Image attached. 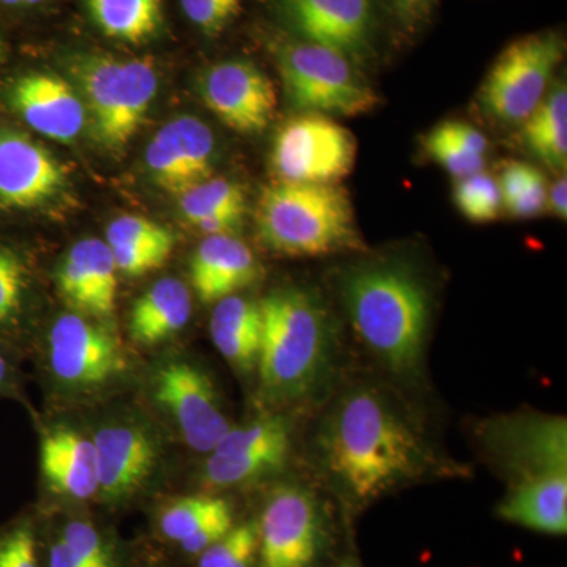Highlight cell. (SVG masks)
<instances>
[{
	"instance_id": "f1b7e54d",
	"label": "cell",
	"mask_w": 567,
	"mask_h": 567,
	"mask_svg": "<svg viewBox=\"0 0 567 567\" xmlns=\"http://www.w3.org/2000/svg\"><path fill=\"white\" fill-rule=\"evenodd\" d=\"M227 514H233V509L221 498L186 496L163 511L159 528L167 539L182 544L205 525Z\"/></svg>"
},
{
	"instance_id": "52a82bcc",
	"label": "cell",
	"mask_w": 567,
	"mask_h": 567,
	"mask_svg": "<svg viewBox=\"0 0 567 567\" xmlns=\"http://www.w3.org/2000/svg\"><path fill=\"white\" fill-rule=\"evenodd\" d=\"M565 58V41L555 32L522 37L502 51L488 70L480 103L488 117L524 123L548 93Z\"/></svg>"
},
{
	"instance_id": "8992f818",
	"label": "cell",
	"mask_w": 567,
	"mask_h": 567,
	"mask_svg": "<svg viewBox=\"0 0 567 567\" xmlns=\"http://www.w3.org/2000/svg\"><path fill=\"white\" fill-rule=\"evenodd\" d=\"M276 61L295 106L315 114L358 117L374 111L379 95L341 52L305 40L276 47Z\"/></svg>"
},
{
	"instance_id": "d6986e66",
	"label": "cell",
	"mask_w": 567,
	"mask_h": 567,
	"mask_svg": "<svg viewBox=\"0 0 567 567\" xmlns=\"http://www.w3.org/2000/svg\"><path fill=\"white\" fill-rule=\"evenodd\" d=\"M58 284L78 311L110 317L117 297V268L110 246L96 238L78 241L59 267Z\"/></svg>"
},
{
	"instance_id": "d4e9b609",
	"label": "cell",
	"mask_w": 567,
	"mask_h": 567,
	"mask_svg": "<svg viewBox=\"0 0 567 567\" xmlns=\"http://www.w3.org/2000/svg\"><path fill=\"white\" fill-rule=\"evenodd\" d=\"M178 197L186 221L207 237L233 234L246 213L244 188L226 178H208Z\"/></svg>"
},
{
	"instance_id": "d590c367",
	"label": "cell",
	"mask_w": 567,
	"mask_h": 567,
	"mask_svg": "<svg viewBox=\"0 0 567 567\" xmlns=\"http://www.w3.org/2000/svg\"><path fill=\"white\" fill-rule=\"evenodd\" d=\"M0 567H40L35 532L29 522L0 533Z\"/></svg>"
},
{
	"instance_id": "5b68a950",
	"label": "cell",
	"mask_w": 567,
	"mask_h": 567,
	"mask_svg": "<svg viewBox=\"0 0 567 567\" xmlns=\"http://www.w3.org/2000/svg\"><path fill=\"white\" fill-rule=\"evenodd\" d=\"M70 70L92 111L96 136L112 151L125 147L140 130L158 91V74L144 59L84 52Z\"/></svg>"
},
{
	"instance_id": "6da1fadb",
	"label": "cell",
	"mask_w": 567,
	"mask_h": 567,
	"mask_svg": "<svg viewBox=\"0 0 567 567\" xmlns=\"http://www.w3.org/2000/svg\"><path fill=\"white\" fill-rule=\"evenodd\" d=\"M324 468L354 502H369L423 475V439L375 390L347 394L324 425Z\"/></svg>"
},
{
	"instance_id": "f546056e",
	"label": "cell",
	"mask_w": 567,
	"mask_h": 567,
	"mask_svg": "<svg viewBox=\"0 0 567 567\" xmlns=\"http://www.w3.org/2000/svg\"><path fill=\"white\" fill-rule=\"evenodd\" d=\"M454 203L458 212L473 223L494 221L503 208L498 182L484 173L458 178L454 185Z\"/></svg>"
},
{
	"instance_id": "277c9868",
	"label": "cell",
	"mask_w": 567,
	"mask_h": 567,
	"mask_svg": "<svg viewBox=\"0 0 567 567\" xmlns=\"http://www.w3.org/2000/svg\"><path fill=\"white\" fill-rule=\"evenodd\" d=\"M260 237L274 251L316 257L363 246L350 194L339 183L276 182L257 207Z\"/></svg>"
},
{
	"instance_id": "7402d4cb",
	"label": "cell",
	"mask_w": 567,
	"mask_h": 567,
	"mask_svg": "<svg viewBox=\"0 0 567 567\" xmlns=\"http://www.w3.org/2000/svg\"><path fill=\"white\" fill-rule=\"evenodd\" d=\"M499 517L546 535L567 532V472L514 483L498 507Z\"/></svg>"
},
{
	"instance_id": "cb8c5ba5",
	"label": "cell",
	"mask_w": 567,
	"mask_h": 567,
	"mask_svg": "<svg viewBox=\"0 0 567 567\" xmlns=\"http://www.w3.org/2000/svg\"><path fill=\"white\" fill-rule=\"evenodd\" d=\"M192 309L188 287L178 279H162L134 303L130 330L140 344H159L185 328Z\"/></svg>"
},
{
	"instance_id": "ac0fdd59",
	"label": "cell",
	"mask_w": 567,
	"mask_h": 567,
	"mask_svg": "<svg viewBox=\"0 0 567 567\" xmlns=\"http://www.w3.org/2000/svg\"><path fill=\"white\" fill-rule=\"evenodd\" d=\"M99 492L107 502L128 498L151 476L156 450L147 432L133 424L104 425L93 439Z\"/></svg>"
},
{
	"instance_id": "e575fe53",
	"label": "cell",
	"mask_w": 567,
	"mask_h": 567,
	"mask_svg": "<svg viewBox=\"0 0 567 567\" xmlns=\"http://www.w3.org/2000/svg\"><path fill=\"white\" fill-rule=\"evenodd\" d=\"M423 145L424 151L431 155V158L440 164L446 173L456 177L457 181L484 171V163H486L484 156L466 152L464 148L451 144L450 141L443 140L434 132L425 134Z\"/></svg>"
},
{
	"instance_id": "7a4b0ae2",
	"label": "cell",
	"mask_w": 567,
	"mask_h": 567,
	"mask_svg": "<svg viewBox=\"0 0 567 567\" xmlns=\"http://www.w3.org/2000/svg\"><path fill=\"white\" fill-rule=\"evenodd\" d=\"M342 297L364 344L398 374L415 371L429 320L420 279L404 265L368 264L346 275Z\"/></svg>"
},
{
	"instance_id": "e0dca14e",
	"label": "cell",
	"mask_w": 567,
	"mask_h": 567,
	"mask_svg": "<svg viewBox=\"0 0 567 567\" xmlns=\"http://www.w3.org/2000/svg\"><path fill=\"white\" fill-rule=\"evenodd\" d=\"M10 102L37 133L71 142L85 126V104L69 82L55 74L35 73L14 82Z\"/></svg>"
},
{
	"instance_id": "9a60e30c",
	"label": "cell",
	"mask_w": 567,
	"mask_h": 567,
	"mask_svg": "<svg viewBox=\"0 0 567 567\" xmlns=\"http://www.w3.org/2000/svg\"><path fill=\"white\" fill-rule=\"evenodd\" d=\"M145 159L156 185L182 196L212 178L215 137L199 118L178 117L153 136Z\"/></svg>"
},
{
	"instance_id": "d6a6232c",
	"label": "cell",
	"mask_w": 567,
	"mask_h": 567,
	"mask_svg": "<svg viewBox=\"0 0 567 567\" xmlns=\"http://www.w3.org/2000/svg\"><path fill=\"white\" fill-rule=\"evenodd\" d=\"M110 246H162L174 249L175 237L162 224L144 218V216H121L107 227Z\"/></svg>"
},
{
	"instance_id": "681fc988",
	"label": "cell",
	"mask_w": 567,
	"mask_h": 567,
	"mask_svg": "<svg viewBox=\"0 0 567 567\" xmlns=\"http://www.w3.org/2000/svg\"><path fill=\"white\" fill-rule=\"evenodd\" d=\"M2 50H3L2 41H0V54H2Z\"/></svg>"
},
{
	"instance_id": "9c48e42d",
	"label": "cell",
	"mask_w": 567,
	"mask_h": 567,
	"mask_svg": "<svg viewBox=\"0 0 567 567\" xmlns=\"http://www.w3.org/2000/svg\"><path fill=\"white\" fill-rule=\"evenodd\" d=\"M298 39L341 52L360 63L374 50V0H276Z\"/></svg>"
},
{
	"instance_id": "603a6c76",
	"label": "cell",
	"mask_w": 567,
	"mask_h": 567,
	"mask_svg": "<svg viewBox=\"0 0 567 567\" xmlns=\"http://www.w3.org/2000/svg\"><path fill=\"white\" fill-rule=\"evenodd\" d=\"M213 344L235 368L251 371L262 341V309L248 298L230 295L213 309L210 320Z\"/></svg>"
},
{
	"instance_id": "b9f144b4",
	"label": "cell",
	"mask_w": 567,
	"mask_h": 567,
	"mask_svg": "<svg viewBox=\"0 0 567 567\" xmlns=\"http://www.w3.org/2000/svg\"><path fill=\"white\" fill-rule=\"evenodd\" d=\"M547 194L546 181H544V175L539 174L520 196L516 197L513 203L506 204L505 207L516 218H533L546 207Z\"/></svg>"
},
{
	"instance_id": "7bdbcfd3",
	"label": "cell",
	"mask_w": 567,
	"mask_h": 567,
	"mask_svg": "<svg viewBox=\"0 0 567 567\" xmlns=\"http://www.w3.org/2000/svg\"><path fill=\"white\" fill-rule=\"evenodd\" d=\"M234 528L233 514H227L205 525L199 532L194 533L188 539L181 544L183 550L189 555H200L203 551L218 543L221 537L226 536Z\"/></svg>"
},
{
	"instance_id": "1f68e13d",
	"label": "cell",
	"mask_w": 567,
	"mask_h": 567,
	"mask_svg": "<svg viewBox=\"0 0 567 567\" xmlns=\"http://www.w3.org/2000/svg\"><path fill=\"white\" fill-rule=\"evenodd\" d=\"M59 539L84 567H115L110 544L87 522H70Z\"/></svg>"
},
{
	"instance_id": "30bf717a",
	"label": "cell",
	"mask_w": 567,
	"mask_h": 567,
	"mask_svg": "<svg viewBox=\"0 0 567 567\" xmlns=\"http://www.w3.org/2000/svg\"><path fill=\"white\" fill-rule=\"evenodd\" d=\"M322 514L300 487H282L268 499L257 527L259 567H309L322 548Z\"/></svg>"
},
{
	"instance_id": "83f0119b",
	"label": "cell",
	"mask_w": 567,
	"mask_h": 567,
	"mask_svg": "<svg viewBox=\"0 0 567 567\" xmlns=\"http://www.w3.org/2000/svg\"><path fill=\"white\" fill-rule=\"evenodd\" d=\"M289 450L244 451V453H212L205 464V481L215 487H230L281 468Z\"/></svg>"
},
{
	"instance_id": "ee69618b",
	"label": "cell",
	"mask_w": 567,
	"mask_h": 567,
	"mask_svg": "<svg viewBox=\"0 0 567 567\" xmlns=\"http://www.w3.org/2000/svg\"><path fill=\"white\" fill-rule=\"evenodd\" d=\"M547 200L550 203L551 212L558 218L566 219L567 216V178L566 175L559 177L551 186L550 194H547Z\"/></svg>"
},
{
	"instance_id": "c3c4849f",
	"label": "cell",
	"mask_w": 567,
	"mask_h": 567,
	"mask_svg": "<svg viewBox=\"0 0 567 567\" xmlns=\"http://www.w3.org/2000/svg\"><path fill=\"white\" fill-rule=\"evenodd\" d=\"M336 567H358V566L352 565V563H344V565L336 566Z\"/></svg>"
},
{
	"instance_id": "3957f363",
	"label": "cell",
	"mask_w": 567,
	"mask_h": 567,
	"mask_svg": "<svg viewBox=\"0 0 567 567\" xmlns=\"http://www.w3.org/2000/svg\"><path fill=\"white\" fill-rule=\"evenodd\" d=\"M260 379L268 394L298 399L322 383L333 357V330L322 303L297 289L278 290L260 301Z\"/></svg>"
},
{
	"instance_id": "44dd1931",
	"label": "cell",
	"mask_w": 567,
	"mask_h": 567,
	"mask_svg": "<svg viewBox=\"0 0 567 567\" xmlns=\"http://www.w3.org/2000/svg\"><path fill=\"white\" fill-rule=\"evenodd\" d=\"M40 462L44 480L58 494L87 499L99 492L95 446L78 432L58 429L44 436Z\"/></svg>"
},
{
	"instance_id": "60d3db41",
	"label": "cell",
	"mask_w": 567,
	"mask_h": 567,
	"mask_svg": "<svg viewBox=\"0 0 567 567\" xmlns=\"http://www.w3.org/2000/svg\"><path fill=\"white\" fill-rule=\"evenodd\" d=\"M539 174V171L529 166V164L507 163L505 169L502 171V175H499V181H496L498 182L499 192H502L503 205L513 203Z\"/></svg>"
},
{
	"instance_id": "4dcf8cb0",
	"label": "cell",
	"mask_w": 567,
	"mask_h": 567,
	"mask_svg": "<svg viewBox=\"0 0 567 567\" xmlns=\"http://www.w3.org/2000/svg\"><path fill=\"white\" fill-rule=\"evenodd\" d=\"M257 551V527H234L200 554L199 567H252Z\"/></svg>"
},
{
	"instance_id": "5bb4252c",
	"label": "cell",
	"mask_w": 567,
	"mask_h": 567,
	"mask_svg": "<svg viewBox=\"0 0 567 567\" xmlns=\"http://www.w3.org/2000/svg\"><path fill=\"white\" fill-rule=\"evenodd\" d=\"M50 363L54 375L73 386L103 385L126 368L125 354L111 331L74 315L52 324Z\"/></svg>"
},
{
	"instance_id": "8fae6325",
	"label": "cell",
	"mask_w": 567,
	"mask_h": 567,
	"mask_svg": "<svg viewBox=\"0 0 567 567\" xmlns=\"http://www.w3.org/2000/svg\"><path fill=\"white\" fill-rule=\"evenodd\" d=\"M484 443L498 464L516 480L514 483L567 472L566 417H498L484 429Z\"/></svg>"
},
{
	"instance_id": "ffe728a7",
	"label": "cell",
	"mask_w": 567,
	"mask_h": 567,
	"mask_svg": "<svg viewBox=\"0 0 567 567\" xmlns=\"http://www.w3.org/2000/svg\"><path fill=\"white\" fill-rule=\"evenodd\" d=\"M259 264L234 235H210L194 252L192 281L203 303H218L256 281Z\"/></svg>"
},
{
	"instance_id": "74e56055",
	"label": "cell",
	"mask_w": 567,
	"mask_h": 567,
	"mask_svg": "<svg viewBox=\"0 0 567 567\" xmlns=\"http://www.w3.org/2000/svg\"><path fill=\"white\" fill-rule=\"evenodd\" d=\"M24 289V271L13 252L0 249V322L9 319L20 306Z\"/></svg>"
},
{
	"instance_id": "484cf974",
	"label": "cell",
	"mask_w": 567,
	"mask_h": 567,
	"mask_svg": "<svg viewBox=\"0 0 567 567\" xmlns=\"http://www.w3.org/2000/svg\"><path fill=\"white\" fill-rule=\"evenodd\" d=\"M522 142L535 158L555 171L567 163V89L558 82L524 122Z\"/></svg>"
},
{
	"instance_id": "bcb514c9",
	"label": "cell",
	"mask_w": 567,
	"mask_h": 567,
	"mask_svg": "<svg viewBox=\"0 0 567 567\" xmlns=\"http://www.w3.org/2000/svg\"><path fill=\"white\" fill-rule=\"evenodd\" d=\"M44 2L47 0H0V3L9 7H35Z\"/></svg>"
},
{
	"instance_id": "7dc6e473",
	"label": "cell",
	"mask_w": 567,
	"mask_h": 567,
	"mask_svg": "<svg viewBox=\"0 0 567 567\" xmlns=\"http://www.w3.org/2000/svg\"><path fill=\"white\" fill-rule=\"evenodd\" d=\"M7 379V363L6 360H3L2 354H0V386L3 385V382H6Z\"/></svg>"
},
{
	"instance_id": "836d02e7",
	"label": "cell",
	"mask_w": 567,
	"mask_h": 567,
	"mask_svg": "<svg viewBox=\"0 0 567 567\" xmlns=\"http://www.w3.org/2000/svg\"><path fill=\"white\" fill-rule=\"evenodd\" d=\"M183 13L208 37L221 35L241 11L244 0H181Z\"/></svg>"
},
{
	"instance_id": "4316f807",
	"label": "cell",
	"mask_w": 567,
	"mask_h": 567,
	"mask_svg": "<svg viewBox=\"0 0 567 567\" xmlns=\"http://www.w3.org/2000/svg\"><path fill=\"white\" fill-rule=\"evenodd\" d=\"M96 28L112 40L141 44L163 24V0H85Z\"/></svg>"
},
{
	"instance_id": "ba28073f",
	"label": "cell",
	"mask_w": 567,
	"mask_h": 567,
	"mask_svg": "<svg viewBox=\"0 0 567 567\" xmlns=\"http://www.w3.org/2000/svg\"><path fill=\"white\" fill-rule=\"evenodd\" d=\"M353 133L330 115H297L276 133L271 166L279 182L339 183L357 163Z\"/></svg>"
},
{
	"instance_id": "4fadbf2b",
	"label": "cell",
	"mask_w": 567,
	"mask_h": 567,
	"mask_svg": "<svg viewBox=\"0 0 567 567\" xmlns=\"http://www.w3.org/2000/svg\"><path fill=\"white\" fill-rule=\"evenodd\" d=\"M155 395L174 416L186 443L199 453H212L230 429L210 379L196 365L164 364L156 374Z\"/></svg>"
},
{
	"instance_id": "ab89813d",
	"label": "cell",
	"mask_w": 567,
	"mask_h": 567,
	"mask_svg": "<svg viewBox=\"0 0 567 567\" xmlns=\"http://www.w3.org/2000/svg\"><path fill=\"white\" fill-rule=\"evenodd\" d=\"M399 28L406 33H415L431 18L436 0H388Z\"/></svg>"
},
{
	"instance_id": "f6af8a7d",
	"label": "cell",
	"mask_w": 567,
	"mask_h": 567,
	"mask_svg": "<svg viewBox=\"0 0 567 567\" xmlns=\"http://www.w3.org/2000/svg\"><path fill=\"white\" fill-rule=\"evenodd\" d=\"M48 566L50 567H84L70 554L69 548L63 546L61 539L55 540L50 548V557H48Z\"/></svg>"
},
{
	"instance_id": "8d00e7d4",
	"label": "cell",
	"mask_w": 567,
	"mask_h": 567,
	"mask_svg": "<svg viewBox=\"0 0 567 567\" xmlns=\"http://www.w3.org/2000/svg\"><path fill=\"white\" fill-rule=\"evenodd\" d=\"M110 248L115 268L128 276L151 274L156 268L163 267L174 251L162 246H110Z\"/></svg>"
},
{
	"instance_id": "7c38bea8",
	"label": "cell",
	"mask_w": 567,
	"mask_h": 567,
	"mask_svg": "<svg viewBox=\"0 0 567 567\" xmlns=\"http://www.w3.org/2000/svg\"><path fill=\"white\" fill-rule=\"evenodd\" d=\"M200 95L205 106L238 133L264 132L278 107L274 81L248 61L212 65L200 81Z\"/></svg>"
},
{
	"instance_id": "2e32d148",
	"label": "cell",
	"mask_w": 567,
	"mask_h": 567,
	"mask_svg": "<svg viewBox=\"0 0 567 567\" xmlns=\"http://www.w3.org/2000/svg\"><path fill=\"white\" fill-rule=\"evenodd\" d=\"M62 164L24 134L0 132V207L32 208L61 192Z\"/></svg>"
},
{
	"instance_id": "f35d334b",
	"label": "cell",
	"mask_w": 567,
	"mask_h": 567,
	"mask_svg": "<svg viewBox=\"0 0 567 567\" xmlns=\"http://www.w3.org/2000/svg\"><path fill=\"white\" fill-rule=\"evenodd\" d=\"M432 132L439 134L443 140L450 141L451 144L464 148L466 152L475 153V155L486 158L488 151L487 137L480 130H476L475 126L468 125V123L447 121L440 123Z\"/></svg>"
}]
</instances>
